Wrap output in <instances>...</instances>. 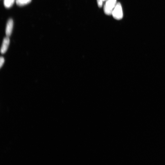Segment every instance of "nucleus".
Wrapping results in <instances>:
<instances>
[{"mask_svg": "<svg viewBox=\"0 0 165 165\" xmlns=\"http://www.w3.org/2000/svg\"><path fill=\"white\" fill-rule=\"evenodd\" d=\"M10 40L9 37L7 36L4 39L1 49V54H3L7 52L9 44H10Z\"/></svg>", "mask_w": 165, "mask_h": 165, "instance_id": "nucleus-3", "label": "nucleus"}, {"mask_svg": "<svg viewBox=\"0 0 165 165\" xmlns=\"http://www.w3.org/2000/svg\"><path fill=\"white\" fill-rule=\"evenodd\" d=\"M117 0H107L104 7V11L105 14L108 15H112L113 9L115 7Z\"/></svg>", "mask_w": 165, "mask_h": 165, "instance_id": "nucleus-1", "label": "nucleus"}, {"mask_svg": "<svg viewBox=\"0 0 165 165\" xmlns=\"http://www.w3.org/2000/svg\"><path fill=\"white\" fill-rule=\"evenodd\" d=\"M32 0H17L16 3L18 6H23L30 3Z\"/></svg>", "mask_w": 165, "mask_h": 165, "instance_id": "nucleus-5", "label": "nucleus"}, {"mask_svg": "<svg viewBox=\"0 0 165 165\" xmlns=\"http://www.w3.org/2000/svg\"><path fill=\"white\" fill-rule=\"evenodd\" d=\"M15 0H4V5L7 8L11 7L14 3Z\"/></svg>", "mask_w": 165, "mask_h": 165, "instance_id": "nucleus-6", "label": "nucleus"}, {"mask_svg": "<svg viewBox=\"0 0 165 165\" xmlns=\"http://www.w3.org/2000/svg\"><path fill=\"white\" fill-rule=\"evenodd\" d=\"M106 1V0H103V1Z\"/></svg>", "mask_w": 165, "mask_h": 165, "instance_id": "nucleus-9", "label": "nucleus"}, {"mask_svg": "<svg viewBox=\"0 0 165 165\" xmlns=\"http://www.w3.org/2000/svg\"><path fill=\"white\" fill-rule=\"evenodd\" d=\"M13 24V21L12 19H10L8 21L6 25V34L7 36L9 37L12 34Z\"/></svg>", "mask_w": 165, "mask_h": 165, "instance_id": "nucleus-4", "label": "nucleus"}, {"mask_svg": "<svg viewBox=\"0 0 165 165\" xmlns=\"http://www.w3.org/2000/svg\"><path fill=\"white\" fill-rule=\"evenodd\" d=\"M103 0H97L98 7L99 8L102 7L103 6Z\"/></svg>", "mask_w": 165, "mask_h": 165, "instance_id": "nucleus-7", "label": "nucleus"}, {"mask_svg": "<svg viewBox=\"0 0 165 165\" xmlns=\"http://www.w3.org/2000/svg\"><path fill=\"white\" fill-rule=\"evenodd\" d=\"M4 61L5 60L4 58L3 57H1V59H0V67H1V68L3 66Z\"/></svg>", "mask_w": 165, "mask_h": 165, "instance_id": "nucleus-8", "label": "nucleus"}, {"mask_svg": "<svg viewBox=\"0 0 165 165\" xmlns=\"http://www.w3.org/2000/svg\"><path fill=\"white\" fill-rule=\"evenodd\" d=\"M112 15L114 18L117 20H120L123 16L122 8L120 3H117L113 9Z\"/></svg>", "mask_w": 165, "mask_h": 165, "instance_id": "nucleus-2", "label": "nucleus"}]
</instances>
